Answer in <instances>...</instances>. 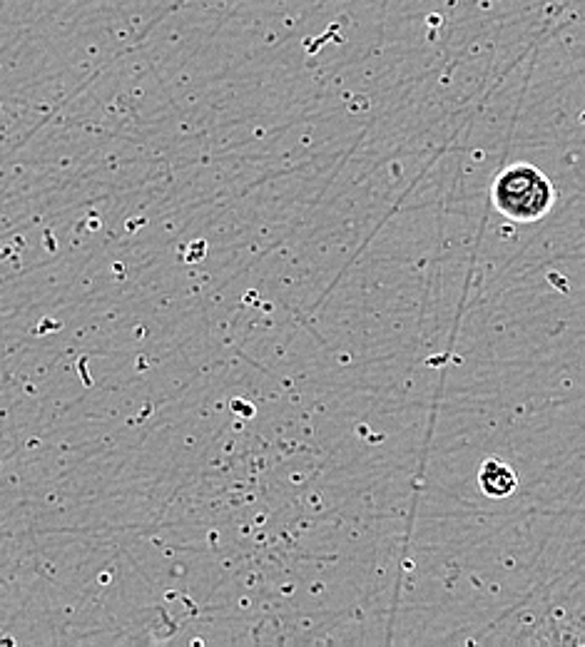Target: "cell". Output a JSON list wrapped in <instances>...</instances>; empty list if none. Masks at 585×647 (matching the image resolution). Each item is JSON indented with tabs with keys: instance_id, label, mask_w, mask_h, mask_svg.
Returning <instances> with one entry per match:
<instances>
[{
	"instance_id": "1",
	"label": "cell",
	"mask_w": 585,
	"mask_h": 647,
	"mask_svg": "<svg viewBox=\"0 0 585 647\" xmlns=\"http://www.w3.org/2000/svg\"><path fill=\"white\" fill-rule=\"evenodd\" d=\"M493 205L513 222H536L556 202L551 180L533 165H511L493 182Z\"/></svg>"
},
{
	"instance_id": "2",
	"label": "cell",
	"mask_w": 585,
	"mask_h": 647,
	"mask_svg": "<svg viewBox=\"0 0 585 647\" xmlns=\"http://www.w3.org/2000/svg\"><path fill=\"white\" fill-rule=\"evenodd\" d=\"M478 486L488 498H508L516 491L518 478L511 466L491 458V461H483L481 471H478Z\"/></svg>"
}]
</instances>
